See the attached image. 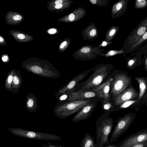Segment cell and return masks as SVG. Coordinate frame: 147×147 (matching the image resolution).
<instances>
[{"label":"cell","mask_w":147,"mask_h":147,"mask_svg":"<svg viewBox=\"0 0 147 147\" xmlns=\"http://www.w3.org/2000/svg\"><path fill=\"white\" fill-rule=\"evenodd\" d=\"M22 65L29 72L43 77L54 79L60 76L59 71L46 59L29 58L22 62Z\"/></svg>","instance_id":"obj_1"},{"label":"cell","mask_w":147,"mask_h":147,"mask_svg":"<svg viewBox=\"0 0 147 147\" xmlns=\"http://www.w3.org/2000/svg\"><path fill=\"white\" fill-rule=\"evenodd\" d=\"M111 64H100L93 66L92 70V74L85 81L79 83L77 86L80 87L78 90L84 91L94 88L106 81L110 77L114 69Z\"/></svg>","instance_id":"obj_2"},{"label":"cell","mask_w":147,"mask_h":147,"mask_svg":"<svg viewBox=\"0 0 147 147\" xmlns=\"http://www.w3.org/2000/svg\"><path fill=\"white\" fill-rule=\"evenodd\" d=\"M114 123V120L112 118L104 113L98 118L95 123L96 147H103L110 144L109 136Z\"/></svg>","instance_id":"obj_3"},{"label":"cell","mask_w":147,"mask_h":147,"mask_svg":"<svg viewBox=\"0 0 147 147\" xmlns=\"http://www.w3.org/2000/svg\"><path fill=\"white\" fill-rule=\"evenodd\" d=\"M95 98L87 99L67 101L64 102H58L53 112L57 117L65 118L80 111L86 105L92 102Z\"/></svg>","instance_id":"obj_4"},{"label":"cell","mask_w":147,"mask_h":147,"mask_svg":"<svg viewBox=\"0 0 147 147\" xmlns=\"http://www.w3.org/2000/svg\"><path fill=\"white\" fill-rule=\"evenodd\" d=\"M111 75L113 78L110 86L111 98L121 93L132 84L131 77L125 72L114 69Z\"/></svg>","instance_id":"obj_5"},{"label":"cell","mask_w":147,"mask_h":147,"mask_svg":"<svg viewBox=\"0 0 147 147\" xmlns=\"http://www.w3.org/2000/svg\"><path fill=\"white\" fill-rule=\"evenodd\" d=\"M8 130L12 134L19 137L28 139L44 140H60L61 138L54 134L37 132L16 127L10 128Z\"/></svg>","instance_id":"obj_6"},{"label":"cell","mask_w":147,"mask_h":147,"mask_svg":"<svg viewBox=\"0 0 147 147\" xmlns=\"http://www.w3.org/2000/svg\"><path fill=\"white\" fill-rule=\"evenodd\" d=\"M136 115L135 113L130 112L116 121V124L109 140L110 143L117 140L127 131L133 122Z\"/></svg>","instance_id":"obj_7"},{"label":"cell","mask_w":147,"mask_h":147,"mask_svg":"<svg viewBox=\"0 0 147 147\" xmlns=\"http://www.w3.org/2000/svg\"><path fill=\"white\" fill-rule=\"evenodd\" d=\"M104 51L97 45H85L76 51L72 56L78 61H86L94 59L98 56H102Z\"/></svg>","instance_id":"obj_8"},{"label":"cell","mask_w":147,"mask_h":147,"mask_svg":"<svg viewBox=\"0 0 147 147\" xmlns=\"http://www.w3.org/2000/svg\"><path fill=\"white\" fill-rule=\"evenodd\" d=\"M147 30V16L142 20L129 34L124 42L121 49L127 53L131 46L136 43Z\"/></svg>","instance_id":"obj_9"},{"label":"cell","mask_w":147,"mask_h":147,"mask_svg":"<svg viewBox=\"0 0 147 147\" xmlns=\"http://www.w3.org/2000/svg\"><path fill=\"white\" fill-rule=\"evenodd\" d=\"M91 68L81 72L70 80L65 86L60 89L55 95L56 98L64 93L69 94L77 88L79 82L82 81L91 71Z\"/></svg>","instance_id":"obj_10"},{"label":"cell","mask_w":147,"mask_h":147,"mask_svg":"<svg viewBox=\"0 0 147 147\" xmlns=\"http://www.w3.org/2000/svg\"><path fill=\"white\" fill-rule=\"evenodd\" d=\"M139 94V92L137 91L131 84L121 93L111 98V100L113 107L118 106L126 101L137 99Z\"/></svg>","instance_id":"obj_11"},{"label":"cell","mask_w":147,"mask_h":147,"mask_svg":"<svg viewBox=\"0 0 147 147\" xmlns=\"http://www.w3.org/2000/svg\"><path fill=\"white\" fill-rule=\"evenodd\" d=\"M147 140V129L134 133L123 140L119 147H132L134 145Z\"/></svg>","instance_id":"obj_12"},{"label":"cell","mask_w":147,"mask_h":147,"mask_svg":"<svg viewBox=\"0 0 147 147\" xmlns=\"http://www.w3.org/2000/svg\"><path fill=\"white\" fill-rule=\"evenodd\" d=\"M112 80L111 74L109 77L106 81L90 90L97 93L98 98H101L103 101H109L111 98L110 90L111 82Z\"/></svg>","instance_id":"obj_13"},{"label":"cell","mask_w":147,"mask_h":147,"mask_svg":"<svg viewBox=\"0 0 147 147\" xmlns=\"http://www.w3.org/2000/svg\"><path fill=\"white\" fill-rule=\"evenodd\" d=\"M95 98L93 101L83 107L71 119L72 122H78L86 119L92 115L98 104V100Z\"/></svg>","instance_id":"obj_14"},{"label":"cell","mask_w":147,"mask_h":147,"mask_svg":"<svg viewBox=\"0 0 147 147\" xmlns=\"http://www.w3.org/2000/svg\"><path fill=\"white\" fill-rule=\"evenodd\" d=\"M134 78L139 84V91L134 107L142 106L147 94V77H135Z\"/></svg>","instance_id":"obj_15"},{"label":"cell","mask_w":147,"mask_h":147,"mask_svg":"<svg viewBox=\"0 0 147 147\" xmlns=\"http://www.w3.org/2000/svg\"><path fill=\"white\" fill-rule=\"evenodd\" d=\"M98 95L96 92L90 90L84 91H78L73 92L69 94L67 101L83 100L92 98H98Z\"/></svg>","instance_id":"obj_16"},{"label":"cell","mask_w":147,"mask_h":147,"mask_svg":"<svg viewBox=\"0 0 147 147\" xmlns=\"http://www.w3.org/2000/svg\"><path fill=\"white\" fill-rule=\"evenodd\" d=\"M25 106L27 110L31 113L35 112L38 109V99L34 94L30 93L25 96Z\"/></svg>","instance_id":"obj_17"},{"label":"cell","mask_w":147,"mask_h":147,"mask_svg":"<svg viewBox=\"0 0 147 147\" xmlns=\"http://www.w3.org/2000/svg\"><path fill=\"white\" fill-rule=\"evenodd\" d=\"M22 82V79L20 70H15L13 77L12 84L11 90L12 93H17L21 87Z\"/></svg>","instance_id":"obj_18"},{"label":"cell","mask_w":147,"mask_h":147,"mask_svg":"<svg viewBox=\"0 0 147 147\" xmlns=\"http://www.w3.org/2000/svg\"><path fill=\"white\" fill-rule=\"evenodd\" d=\"M9 34L16 41L20 42H29L34 39L33 37L28 34L18 31H11Z\"/></svg>","instance_id":"obj_19"},{"label":"cell","mask_w":147,"mask_h":147,"mask_svg":"<svg viewBox=\"0 0 147 147\" xmlns=\"http://www.w3.org/2000/svg\"><path fill=\"white\" fill-rule=\"evenodd\" d=\"M82 37L84 40L93 41L98 36L97 30L95 28L86 29L82 33Z\"/></svg>","instance_id":"obj_20"},{"label":"cell","mask_w":147,"mask_h":147,"mask_svg":"<svg viewBox=\"0 0 147 147\" xmlns=\"http://www.w3.org/2000/svg\"><path fill=\"white\" fill-rule=\"evenodd\" d=\"M80 147H96L94 138L88 133H86L80 142Z\"/></svg>","instance_id":"obj_21"},{"label":"cell","mask_w":147,"mask_h":147,"mask_svg":"<svg viewBox=\"0 0 147 147\" xmlns=\"http://www.w3.org/2000/svg\"><path fill=\"white\" fill-rule=\"evenodd\" d=\"M101 102L102 104V109L105 115L109 116L111 113L114 112L113 105L111 100L109 101L102 100Z\"/></svg>","instance_id":"obj_22"},{"label":"cell","mask_w":147,"mask_h":147,"mask_svg":"<svg viewBox=\"0 0 147 147\" xmlns=\"http://www.w3.org/2000/svg\"><path fill=\"white\" fill-rule=\"evenodd\" d=\"M15 71V69H11L7 74L5 80V87L7 90L11 92H12L11 90L12 84Z\"/></svg>","instance_id":"obj_23"},{"label":"cell","mask_w":147,"mask_h":147,"mask_svg":"<svg viewBox=\"0 0 147 147\" xmlns=\"http://www.w3.org/2000/svg\"><path fill=\"white\" fill-rule=\"evenodd\" d=\"M136 100L137 99L135 100H130L127 101L118 106L113 107L114 112L123 109L134 107V105Z\"/></svg>","instance_id":"obj_24"},{"label":"cell","mask_w":147,"mask_h":147,"mask_svg":"<svg viewBox=\"0 0 147 147\" xmlns=\"http://www.w3.org/2000/svg\"><path fill=\"white\" fill-rule=\"evenodd\" d=\"M147 40V30L141 37L138 41L134 44L128 51V52H131L135 50Z\"/></svg>","instance_id":"obj_25"},{"label":"cell","mask_w":147,"mask_h":147,"mask_svg":"<svg viewBox=\"0 0 147 147\" xmlns=\"http://www.w3.org/2000/svg\"><path fill=\"white\" fill-rule=\"evenodd\" d=\"M71 42V38H65L62 40L59 45V52L62 53L65 51Z\"/></svg>","instance_id":"obj_26"},{"label":"cell","mask_w":147,"mask_h":147,"mask_svg":"<svg viewBox=\"0 0 147 147\" xmlns=\"http://www.w3.org/2000/svg\"><path fill=\"white\" fill-rule=\"evenodd\" d=\"M118 30V28L113 27L106 34L105 40L107 41H111L115 37Z\"/></svg>","instance_id":"obj_27"},{"label":"cell","mask_w":147,"mask_h":147,"mask_svg":"<svg viewBox=\"0 0 147 147\" xmlns=\"http://www.w3.org/2000/svg\"><path fill=\"white\" fill-rule=\"evenodd\" d=\"M134 7L136 9H143L147 7V0H136Z\"/></svg>","instance_id":"obj_28"},{"label":"cell","mask_w":147,"mask_h":147,"mask_svg":"<svg viewBox=\"0 0 147 147\" xmlns=\"http://www.w3.org/2000/svg\"><path fill=\"white\" fill-rule=\"evenodd\" d=\"M125 53V51L122 49L119 50H111L107 51V53L104 54L102 56H104L105 57L113 56L116 55L123 53Z\"/></svg>","instance_id":"obj_29"},{"label":"cell","mask_w":147,"mask_h":147,"mask_svg":"<svg viewBox=\"0 0 147 147\" xmlns=\"http://www.w3.org/2000/svg\"><path fill=\"white\" fill-rule=\"evenodd\" d=\"M138 59L137 57L129 59L127 63V67L130 69L131 68H134L136 65Z\"/></svg>","instance_id":"obj_30"},{"label":"cell","mask_w":147,"mask_h":147,"mask_svg":"<svg viewBox=\"0 0 147 147\" xmlns=\"http://www.w3.org/2000/svg\"><path fill=\"white\" fill-rule=\"evenodd\" d=\"M69 94L64 93L59 95L56 97L58 102L61 103L66 102L68 97Z\"/></svg>","instance_id":"obj_31"},{"label":"cell","mask_w":147,"mask_h":147,"mask_svg":"<svg viewBox=\"0 0 147 147\" xmlns=\"http://www.w3.org/2000/svg\"><path fill=\"white\" fill-rule=\"evenodd\" d=\"M112 44V42L107 41L106 40H103L98 46L100 48L105 47Z\"/></svg>","instance_id":"obj_32"},{"label":"cell","mask_w":147,"mask_h":147,"mask_svg":"<svg viewBox=\"0 0 147 147\" xmlns=\"http://www.w3.org/2000/svg\"><path fill=\"white\" fill-rule=\"evenodd\" d=\"M132 147H147V140L135 144Z\"/></svg>","instance_id":"obj_33"},{"label":"cell","mask_w":147,"mask_h":147,"mask_svg":"<svg viewBox=\"0 0 147 147\" xmlns=\"http://www.w3.org/2000/svg\"><path fill=\"white\" fill-rule=\"evenodd\" d=\"M7 42L4 38L1 35L0 36V45L5 46L7 44Z\"/></svg>","instance_id":"obj_34"},{"label":"cell","mask_w":147,"mask_h":147,"mask_svg":"<svg viewBox=\"0 0 147 147\" xmlns=\"http://www.w3.org/2000/svg\"><path fill=\"white\" fill-rule=\"evenodd\" d=\"M2 60L4 62H7L9 61V58L8 55L6 54H4L1 57Z\"/></svg>","instance_id":"obj_35"},{"label":"cell","mask_w":147,"mask_h":147,"mask_svg":"<svg viewBox=\"0 0 147 147\" xmlns=\"http://www.w3.org/2000/svg\"><path fill=\"white\" fill-rule=\"evenodd\" d=\"M57 32V30L55 28H51L49 30L48 33L50 34H53L56 33Z\"/></svg>","instance_id":"obj_36"},{"label":"cell","mask_w":147,"mask_h":147,"mask_svg":"<svg viewBox=\"0 0 147 147\" xmlns=\"http://www.w3.org/2000/svg\"><path fill=\"white\" fill-rule=\"evenodd\" d=\"M22 18V17L19 15H16L13 17V19L15 20H20Z\"/></svg>","instance_id":"obj_37"},{"label":"cell","mask_w":147,"mask_h":147,"mask_svg":"<svg viewBox=\"0 0 147 147\" xmlns=\"http://www.w3.org/2000/svg\"><path fill=\"white\" fill-rule=\"evenodd\" d=\"M69 20L71 21H73L75 18L74 15L72 13H71L69 15Z\"/></svg>","instance_id":"obj_38"},{"label":"cell","mask_w":147,"mask_h":147,"mask_svg":"<svg viewBox=\"0 0 147 147\" xmlns=\"http://www.w3.org/2000/svg\"><path fill=\"white\" fill-rule=\"evenodd\" d=\"M63 7L62 4L61 3L56 5L55 7L56 9H58L62 8Z\"/></svg>","instance_id":"obj_39"},{"label":"cell","mask_w":147,"mask_h":147,"mask_svg":"<svg viewBox=\"0 0 147 147\" xmlns=\"http://www.w3.org/2000/svg\"><path fill=\"white\" fill-rule=\"evenodd\" d=\"M105 147H119L118 145H116L115 144H111V143L109 144L105 145Z\"/></svg>","instance_id":"obj_40"},{"label":"cell","mask_w":147,"mask_h":147,"mask_svg":"<svg viewBox=\"0 0 147 147\" xmlns=\"http://www.w3.org/2000/svg\"><path fill=\"white\" fill-rule=\"evenodd\" d=\"M144 66L145 70L146 71H147V56H146L145 58V60Z\"/></svg>","instance_id":"obj_41"},{"label":"cell","mask_w":147,"mask_h":147,"mask_svg":"<svg viewBox=\"0 0 147 147\" xmlns=\"http://www.w3.org/2000/svg\"><path fill=\"white\" fill-rule=\"evenodd\" d=\"M49 144V146H47V147H63V146H57V145H52V144H51V143H50V144H49V143H47V144Z\"/></svg>","instance_id":"obj_42"},{"label":"cell","mask_w":147,"mask_h":147,"mask_svg":"<svg viewBox=\"0 0 147 147\" xmlns=\"http://www.w3.org/2000/svg\"><path fill=\"white\" fill-rule=\"evenodd\" d=\"M144 104L145 106H147V94L144 98Z\"/></svg>","instance_id":"obj_43"},{"label":"cell","mask_w":147,"mask_h":147,"mask_svg":"<svg viewBox=\"0 0 147 147\" xmlns=\"http://www.w3.org/2000/svg\"><path fill=\"white\" fill-rule=\"evenodd\" d=\"M63 2L62 0H56L55 2V3L56 5L61 3Z\"/></svg>","instance_id":"obj_44"},{"label":"cell","mask_w":147,"mask_h":147,"mask_svg":"<svg viewBox=\"0 0 147 147\" xmlns=\"http://www.w3.org/2000/svg\"><path fill=\"white\" fill-rule=\"evenodd\" d=\"M90 2L93 4H95L96 2V0H90Z\"/></svg>","instance_id":"obj_45"}]
</instances>
